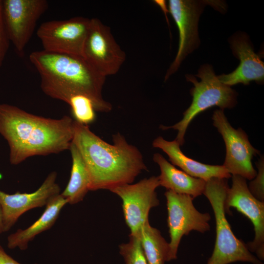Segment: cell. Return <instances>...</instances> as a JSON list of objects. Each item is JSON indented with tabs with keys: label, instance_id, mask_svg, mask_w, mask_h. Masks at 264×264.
<instances>
[{
	"label": "cell",
	"instance_id": "ffe728a7",
	"mask_svg": "<svg viewBox=\"0 0 264 264\" xmlns=\"http://www.w3.org/2000/svg\"><path fill=\"white\" fill-rule=\"evenodd\" d=\"M140 239L147 264H164L168 262L169 243L157 229L146 221L137 235Z\"/></svg>",
	"mask_w": 264,
	"mask_h": 264
},
{
	"label": "cell",
	"instance_id": "d6986e66",
	"mask_svg": "<svg viewBox=\"0 0 264 264\" xmlns=\"http://www.w3.org/2000/svg\"><path fill=\"white\" fill-rule=\"evenodd\" d=\"M72 166L69 180L61 195L67 203L74 204L84 199L89 191V176L85 162L76 146L71 142L69 150Z\"/></svg>",
	"mask_w": 264,
	"mask_h": 264
},
{
	"label": "cell",
	"instance_id": "ba28073f",
	"mask_svg": "<svg viewBox=\"0 0 264 264\" xmlns=\"http://www.w3.org/2000/svg\"><path fill=\"white\" fill-rule=\"evenodd\" d=\"M83 56L105 77L116 74L126 60L125 53L115 40L110 27L97 18L90 19Z\"/></svg>",
	"mask_w": 264,
	"mask_h": 264
},
{
	"label": "cell",
	"instance_id": "30bf717a",
	"mask_svg": "<svg viewBox=\"0 0 264 264\" xmlns=\"http://www.w3.org/2000/svg\"><path fill=\"white\" fill-rule=\"evenodd\" d=\"M48 7L45 0H2L4 24L10 40L22 56L36 23Z\"/></svg>",
	"mask_w": 264,
	"mask_h": 264
},
{
	"label": "cell",
	"instance_id": "3957f363",
	"mask_svg": "<svg viewBox=\"0 0 264 264\" xmlns=\"http://www.w3.org/2000/svg\"><path fill=\"white\" fill-rule=\"evenodd\" d=\"M29 60L40 75L41 88L46 95L66 103L71 97L83 95L91 100L96 111L112 110L102 96L106 77L83 56L42 50L32 52Z\"/></svg>",
	"mask_w": 264,
	"mask_h": 264
},
{
	"label": "cell",
	"instance_id": "8fae6325",
	"mask_svg": "<svg viewBox=\"0 0 264 264\" xmlns=\"http://www.w3.org/2000/svg\"><path fill=\"white\" fill-rule=\"evenodd\" d=\"M159 186L158 176H152L135 184H123L110 190L122 200L124 216L131 235H137L149 220L150 210L159 205L155 190Z\"/></svg>",
	"mask_w": 264,
	"mask_h": 264
},
{
	"label": "cell",
	"instance_id": "e0dca14e",
	"mask_svg": "<svg viewBox=\"0 0 264 264\" xmlns=\"http://www.w3.org/2000/svg\"><path fill=\"white\" fill-rule=\"evenodd\" d=\"M153 160L160 170L158 176L160 186L177 194L189 195L193 198L203 194L206 181L193 177L178 169L159 153L154 154Z\"/></svg>",
	"mask_w": 264,
	"mask_h": 264
},
{
	"label": "cell",
	"instance_id": "cb8c5ba5",
	"mask_svg": "<svg viewBox=\"0 0 264 264\" xmlns=\"http://www.w3.org/2000/svg\"><path fill=\"white\" fill-rule=\"evenodd\" d=\"M10 40L4 24L2 13V0H0V68L7 52Z\"/></svg>",
	"mask_w": 264,
	"mask_h": 264
},
{
	"label": "cell",
	"instance_id": "484cf974",
	"mask_svg": "<svg viewBox=\"0 0 264 264\" xmlns=\"http://www.w3.org/2000/svg\"><path fill=\"white\" fill-rule=\"evenodd\" d=\"M4 232L2 214L0 206V234Z\"/></svg>",
	"mask_w": 264,
	"mask_h": 264
},
{
	"label": "cell",
	"instance_id": "5b68a950",
	"mask_svg": "<svg viewBox=\"0 0 264 264\" xmlns=\"http://www.w3.org/2000/svg\"><path fill=\"white\" fill-rule=\"evenodd\" d=\"M196 76L186 75V80L193 84L190 89L192 101L188 108L183 112V118L172 126L161 125L162 130L173 129L177 131L175 139L182 146L184 143L187 129L193 119L198 114L213 106L220 109L233 108L237 104L238 93L228 86L220 81L211 65L204 64L200 66Z\"/></svg>",
	"mask_w": 264,
	"mask_h": 264
},
{
	"label": "cell",
	"instance_id": "ac0fdd59",
	"mask_svg": "<svg viewBox=\"0 0 264 264\" xmlns=\"http://www.w3.org/2000/svg\"><path fill=\"white\" fill-rule=\"evenodd\" d=\"M67 200L61 193L52 198L45 206L41 217L29 227L24 229H19L7 237V247L10 249L19 248L26 250L29 242L38 234L50 229L57 220Z\"/></svg>",
	"mask_w": 264,
	"mask_h": 264
},
{
	"label": "cell",
	"instance_id": "9a60e30c",
	"mask_svg": "<svg viewBox=\"0 0 264 264\" xmlns=\"http://www.w3.org/2000/svg\"><path fill=\"white\" fill-rule=\"evenodd\" d=\"M229 43L233 54L240 63L233 72L218 76L220 81L229 87L240 83L248 85L251 81L263 84L264 64L254 52L248 36L239 32L230 38Z\"/></svg>",
	"mask_w": 264,
	"mask_h": 264
},
{
	"label": "cell",
	"instance_id": "44dd1931",
	"mask_svg": "<svg viewBox=\"0 0 264 264\" xmlns=\"http://www.w3.org/2000/svg\"><path fill=\"white\" fill-rule=\"evenodd\" d=\"M70 107L74 120L84 125L94 122L96 119V109L90 99L83 95L71 97L67 103Z\"/></svg>",
	"mask_w": 264,
	"mask_h": 264
},
{
	"label": "cell",
	"instance_id": "9c48e42d",
	"mask_svg": "<svg viewBox=\"0 0 264 264\" xmlns=\"http://www.w3.org/2000/svg\"><path fill=\"white\" fill-rule=\"evenodd\" d=\"M90 21L82 17L47 21L40 26L37 35L44 51L83 56Z\"/></svg>",
	"mask_w": 264,
	"mask_h": 264
},
{
	"label": "cell",
	"instance_id": "5bb4252c",
	"mask_svg": "<svg viewBox=\"0 0 264 264\" xmlns=\"http://www.w3.org/2000/svg\"><path fill=\"white\" fill-rule=\"evenodd\" d=\"M57 176L56 172H51L40 187L30 193L17 192L9 194L0 190L4 232L10 230L25 212L46 206L52 198L60 194V188L56 181Z\"/></svg>",
	"mask_w": 264,
	"mask_h": 264
},
{
	"label": "cell",
	"instance_id": "7a4b0ae2",
	"mask_svg": "<svg viewBox=\"0 0 264 264\" xmlns=\"http://www.w3.org/2000/svg\"><path fill=\"white\" fill-rule=\"evenodd\" d=\"M73 128L72 142L88 169L89 191L110 190L131 184L142 171L147 170L141 152L120 133L112 136L113 144H110L93 133L88 126L74 120Z\"/></svg>",
	"mask_w": 264,
	"mask_h": 264
},
{
	"label": "cell",
	"instance_id": "52a82bcc",
	"mask_svg": "<svg viewBox=\"0 0 264 264\" xmlns=\"http://www.w3.org/2000/svg\"><path fill=\"white\" fill-rule=\"evenodd\" d=\"M213 124L221 134L225 143L226 155L222 165L231 175H238L252 180L257 171L252 163L254 156L260 154L249 141L241 128L234 129L229 122L223 110H216L212 116Z\"/></svg>",
	"mask_w": 264,
	"mask_h": 264
},
{
	"label": "cell",
	"instance_id": "603a6c76",
	"mask_svg": "<svg viewBox=\"0 0 264 264\" xmlns=\"http://www.w3.org/2000/svg\"><path fill=\"white\" fill-rule=\"evenodd\" d=\"M258 172L256 176L251 180L248 185V188L251 194L257 199L264 202V158L261 155L256 163Z\"/></svg>",
	"mask_w": 264,
	"mask_h": 264
},
{
	"label": "cell",
	"instance_id": "2e32d148",
	"mask_svg": "<svg viewBox=\"0 0 264 264\" xmlns=\"http://www.w3.org/2000/svg\"><path fill=\"white\" fill-rule=\"evenodd\" d=\"M153 147L161 149L169 157L171 163L176 166L189 175L207 181L212 178L228 179L231 175L223 165H209L197 161L187 156L175 139L167 141L161 136L153 142Z\"/></svg>",
	"mask_w": 264,
	"mask_h": 264
},
{
	"label": "cell",
	"instance_id": "7c38bea8",
	"mask_svg": "<svg viewBox=\"0 0 264 264\" xmlns=\"http://www.w3.org/2000/svg\"><path fill=\"white\" fill-rule=\"evenodd\" d=\"M206 1L194 0L168 1L169 12L178 28L179 44L175 59L165 75V81L176 72L185 57L199 46L198 23Z\"/></svg>",
	"mask_w": 264,
	"mask_h": 264
},
{
	"label": "cell",
	"instance_id": "7402d4cb",
	"mask_svg": "<svg viewBox=\"0 0 264 264\" xmlns=\"http://www.w3.org/2000/svg\"><path fill=\"white\" fill-rule=\"evenodd\" d=\"M119 252L124 264H147L138 237L130 235L129 242L119 246Z\"/></svg>",
	"mask_w": 264,
	"mask_h": 264
},
{
	"label": "cell",
	"instance_id": "8992f818",
	"mask_svg": "<svg viewBox=\"0 0 264 264\" xmlns=\"http://www.w3.org/2000/svg\"><path fill=\"white\" fill-rule=\"evenodd\" d=\"M168 210L167 223L170 242L168 261L177 258L178 247L182 237L192 231L204 233L210 230L211 219L208 213H201L195 207L194 198L171 190L165 193Z\"/></svg>",
	"mask_w": 264,
	"mask_h": 264
},
{
	"label": "cell",
	"instance_id": "277c9868",
	"mask_svg": "<svg viewBox=\"0 0 264 264\" xmlns=\"http://www.w3.org/2000/svg\"><path fill=\"white\" fill-rule=\"evenodd\" d=\"M229 187L226 178H212L206 182L203 194L211 205L216 221L214 248L206 264H229L239 261L263 264L251 253L246 244L236 237L226 219L224 201Z\"/></svg>",
	"mask_w": 264,
	"mask_h": 264
},
{
	"label": "cell",
	"instance_id": "d4e9b609",
	"mask_svg": "<svg viewBox=\"0 0 264 264\" xmlns=\"http://www.w3.org/2000/svg\"><path fill=\"white\" fill-rule=\"evenodd\" d=\"M0 264H22L9 256L0 245Z\"/></svg>",
	"mask_w": 264,
	"mask_h": 264
},
{
	"label": "cell",
	"instance_id": "6da1fadb",
	"mask_svg": "<svg viewBox=\"0 0 264 264\" xmlns=\"http://www.w3.org/2000/svg\"><path fill=\"white\" fill-rule=\"evenodd\" d=\"M73 123L67 115L60 119L46 118L12 105L0 104V134L8 143L9 162L13 165L32 156L69 150Z\"/></svg>",
	"mask_w": 264,
	"mask_h": 264
},
{
	"label": "cell",
	"instance_id": "4fadbf2b",
	"mask_svg": "<svg viewBox=\"0 0 264 264\" xmlns=\"http://www.w3.org/2000/svg\"><path fill=\"white\" fill-rule=\"evenodd\" d=\"M232 186L228 188L224 201L226 213L231 214L234 208L252 223L255 233L253 240L246 244L250 251L255 252L260 260L264 258V202L256 198L250 192L246 179L232 175Z\"/></svg>",
	"mask_w": 264,
	"mask_h": 264
}]
</instances>
